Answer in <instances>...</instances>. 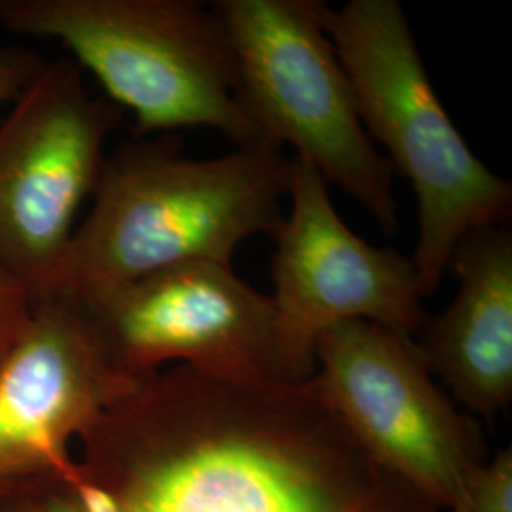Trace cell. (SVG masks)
Returning a JSON list of instances; mask_svg holds the SVG:
<instances>
[{
	"mask_svg": "<svg viewBox=\"0 0 512 512\" xmlns=\"http://www.w3.org/2000/svg\"><path fill=\"white\" fill-rule=\"evenodd\" d=\"M78 440V458L0 482V512H440L370 459L313 380L169 366Z\"/></svg>",
	"mask_w": 512,
	"mask_h": 512,
	"instance_id": "obj_1",
	"label": "cell"
},
{
	"mask_svg": "<svg viewBox=\"0 0 512 512\" xmlns=\"http://www.w3.org/2000/svg\"><path fill=\"white\" fill-rule=\"evenodd\" d=\"M291 179L293 160L266 143L198 160L177 135L129 139L107 154L57 296L90 304L186 262L232 266L243 241L274 238Z\"/></svg>",
	"mask_w": 512,
	"mask_h": 512,
	"instance_id": "obj_2",
	"label": "cell"
},
{
	"mask_svg": "<svg viewBox=\"0 0 512 512\" xmlns=\"http://www.w3.org/2000/svg\"><path fill=\"white\" fill-rule=\"evenodd\" d=\"M327 29L368 137L416 194L410 260L423 298H433L459 241L511 219L512 183L476 156L448 116L399 0H348L329 8Z\"/></svg>",
	"mask_w": 512,
	"mask_h": 512,
	"instance_id": "obj_3",
	"label": "cell"
},
{
	"mask_svg": "<svg viewBox=\"0 0 512 512\" xmlns=\"http://www.w3.org/2000/svg\"><path fill=\"white\" fill-rule=\"evenodd\" d=\"M0 27L61 42L137 137L215 129L236 148L262 139L236 101V63L213 6L198 0H0Z\"/></svg>",
	"mask_w": 512,
	"mask_h": 512,
	"instance_id": "obj_4",
	"label": "cell"
},
{
	"mask_svg": "<svg viewBox=\"0 0 512 512\" xmlns=\"http://www.w3.org/2000/svg\"><path fill=\"white\" fill-rule=\"evenodd\" d=\"M236 63V101L262 143L291 145L340 186L387 236L399 228L393 169L368 137L348 73L327 29L325 0L211 4Z\"/></svg>",
	"mask_w": 512,
	"mask_h": 512,
	"instance_id": "obj_5",
	"label": "cell"
},
{
	"mask_svg": "<svg viewBox=\"0 0 512 512\" xmlns=\"http://www.w3.org/2000/svg\"><path fill=\"white\" fill-rule=\"evenodd\" d=\"M311 380L370 459L440 512L488 461L478 421L459 410L406 332L365 321L327 330Z\"/></svg>",
	"mask_w": 512,
	"mask_h": 512,
	"instance_id": "obj_6",
	"label": "cell"
},
{
	"mask_svg": "<svg viewBox=\"0 0 512 512\" xmlns=\"http://www.w3.org/2000/svg\"><path fill=\"white\" fill-rule=\"evenodd\" d=\"M120 122L122 109L92 95L71 57L48 61L0 120V268L35 306L59 293L78 211Z\"/></svg>",
	"mask_w": 512,
	"mask_h": 512,
	"instance_id": "obj_7",
	"label": "cell"
},
{
	"mask_svg": "<svg viewBox=\"0 0 512 512\" xmlns=\"http://www.w3.org/2000/svg\"><path fill=\"white\" fill-rule=\"evenodd\" d=\"M289 198L272 238L275 380H311L319 338L344 323L418 336L429 313L410 256L359 238L334 209L327 181L298 158Z\"/></svg>",
	"mask_w": 512,
	"mask_h": 512,
	"instance_id": "obj_8",
	"label": "cell"
},
{
	"mask_svg": "<svg viewBox=\"0 0 512 512\" xmlns=\"http://www.w3.org/2000/svg\"><path fill=\"white\" fill-rule=\"evenodd\" d=\"M105 359L131 380L184 365L226 382L274 374V306L230 264L186 262L80 304Z\"/></svg>",
	"mask_w": 512,
	"mask_h": 512,
	"instance_id": "obj_9",
	"label": "cell"
},
{
	"mask_svg": "<svg viewBox=\"0 0 512 512\" xmlns=\"http://www.w3.org/2000/svg\"><path fill=\"white\" fill-rule=\"evenodd\" d=\"M137 384L110 366L74 300L35 306L0 366V482L71 461L69 442Z\"/></svg>",
	"mask_w": 512,
	"mask_h": 512,
	"instance_id": "obj_10",
	"label": "cell"
},
{
	"mask_svg": "<svg viewBox=\"0 0 512 512\" xmlns=\"http://www.w3.org/2000/svg\"><path fill=\"white\" fill-rule=\"evenodd\" d=\"M448 270L458 293L440 313L427 315L416 344L454 403L492 420L512 403L511 228L465 236Z\"/></svg>",
	"mask_w": 512,
	"mask_h": 512,
	"instance_id": "obj_11",
	"label": "cell"
},
{
	"mask_svg": "<svg viewBox=\"0 0 512 512\" xmlns=\"http://www.w3.org/2000/svg\"><path fill=\"white\" fill-rule=\"evenodd\" d=\"M446 512H512V452L501 450L471 478L458 503Z\"/></svg>",
	"mask_w": 512,
	"mask_h": 512,
	"instance_id": "obj_12",
	"label": "cell"
},
{
	"mask_svg": "<svg viewBox=\"0 0 512 512\" xmlns=\"http://www.w3.org/2000/svg\"><path fill=\"white\" fill-rule=\"evenodd\" d=\"M35 304L16 277L0 268V366L27 329Z\"/></svg>",
	"mask_w": 512,
	"mask_h": 512,
	"instance_id": "obj_13",
	"label": "cell"
},
{
	"mask_svg": "<svg viewBox=\"0 0 512 512\" xmlns=\"http://www.w3.org/2000/svg\"><path fill=\"white\" fill-rule=\"evenodd\" d=\"M46 65L48 59L35 50L0 44V110L16 105Z\"/></svg>",
	"mask_w": 512,
	"mask_h": 512,
	"instance_id": "obj_14",
	"label": "cell"
}]
</instances>
